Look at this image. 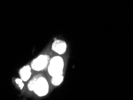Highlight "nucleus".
Here are the masks:
<instances>
[{
	"label": "nucleus",
	"mask_w": 133,
	"mask_h": 100,
	"mask_svg": "<svg viewBox=\"0 0 133 100\" xmlns=\"http://www.w3.org/2000/svg\"><path fill=\"white\" fill-rule=\"evenodd\" d=\"M37 77H34V79H33L30 82V83H28V89L30 90L31 91H33V89H34V84H35V82H36V80L37 79Z\"/></svg>",
	"instance_id": "nucleus-7"
},
{
	"label": "nucleus",
	"mask_w": 133,
	"mask_h": 100,
	"mask_svg": "<svg viewBox=\"0 0 133 100\" xmlns=\"http://www.w3.org/2000/svg\"><path fill=\"white\" fill-rule=\"evenodd\" d=\"M19 74L21 77V79L23 81H27L30 79L31 75V67L29 65H26L21 68L19 71Z\"/></svg>",
	"instance_id": "nucleus-5"
},
{
	"label": "nucleus",
	"mask_w": 133,
	"mask_h": 100,
	"mask_svg": "<svg viewBox=\"0 0 133 100\" xmlns=\"http://www.w3.org/2000/svg\"><path fill=\"white\" fill-rule=\"evenodd\" d=\"M48 62L49 56L48 55H42L33 60L31 63V66L32 69L36 71H41L46 67Z\"/></svg>",
	"instance_id": "nucleus-3"
},
{
	"label": "nucleus",
	"mask_w": 133,
	"mask_h": 100,
	"mask_svg": "<svg viewBox=\"0 0 133 100\" xmlns=\"http://www.w3.org/2000/svg\"><path fill=\"white\" fill-rule=\"evenodd\" d=\"M64 69L63 59L60 56H55L50 61L48 66V72L50 76H53L62 74Z\"/></svg>",
	"instance_id": "nucleus-1"
},
{
	"label": "nucleus",
	"mask_w": 133,
	"mask_h": 100,
	"mask_svg": "<svg viewBox=\"0 0 133 100\" xmlns=\"http://www.w3.org/2000/svg\"><path fill=\"white\" fill-rule=\"evenodd\" d=\"M33 91L40 97L46 95L49 92V85L46 79L43 77H37Z\"/></svg>",
	"instance_id": "nucleus-2"
},
{
	"label": "nucleus",
	"mask_w": 133,
	"mask_h": 100,
	"mask_svg": "<svg viewBox=\"0 0 133 100\" xmlns=\"http://www.w3.org/2000/svg\"><path fill=\"white\" fill-rule=\"evenodd\" d=\"M63 79L64 77L62 74H59V75L53 76L51 82L54 86H58L62 83V81H63Z\"/></svg>",
	"instance_id": "nucleus-6"
},
{
	"label": "nucleus",
	"mask_w": 133,
	"mask_h": 100,
	"mask_svg": "<svg viewBox=\"0 0 133 100\" xmlns=\"http://www.w3.org/2000/svg\"><path fill=\"white\" fill-rule=\"evenodd\" d=\"M16 83L17 85H19V88H20L21 89H22L23 86H24V85H23V80L22 79H16Z\"/></svg>",
	"instance_id": "nucleus-8"
},
{
	"label": "nucleus",
	"mask_w": 133,
	"mask_h": 100,
	"mask_svg": "<svg viewBox=\"0 0 133 100\" xmlns=\"http://www.w3.org/2000/svg\"><path fill=\"white\" fill-rule=\"evenodd\" d=\"M52 48L54 52L59 55H62L65 52L66 49V44L64 41L56 40L52 44Z\"/></svg>",
	"instance_id": "nucleus-4"
}]
</instances>
